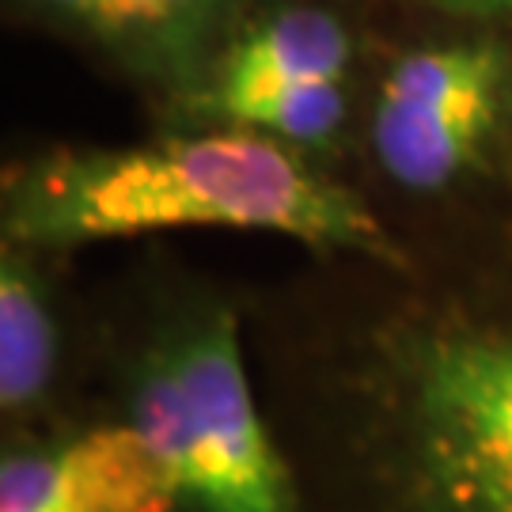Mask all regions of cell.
Here are the masks:
<instances>
[{"mask_svg": "<svg viewBox=\"0 0 512 512\" xmlns=\"http://www.w3.org/2000/svg\"><path fill=\"white\" fill-rule=\"evenodd\" d=\"M80 410L133 425L171 512H304L258 395L247 308L198 281H156L88 327Z\"/></svg>", "mask_w": 512, "mask_h": 512, "instance_id": "cell-3", "label": "cell"}, {"mask_svg": "<svg viewBox=\"0 0 512 512\" xmlns=\"http://www.w3.org/2000/svg\"><path fill=\"white\" fill-rule=\"evenodd\" d=\"M179 228L274 232L334 262L410 266L372 205L311 156L239 129H175L114 148H54L0 186V243L65 255Z\"/></svg>", "mask_w": 512, "mask_h": 512, "instance_id": "cell-2", "label": "cell"}, {"mask_svg": "<svg viewBox=\"0 0 512 512\" xmlns=\"http://www.w3.org/2000/svg\"><path fill=\"white\" fill-rule=\"evenodd\" d=\"M23 19L110 57L167 103L205 73L262 0H8Z\"/></svg>", "mask_w": 512, "mask_h": 512, "instance_id": "cell-7", "label": "cell"}, {"mask_svg": "<svg viewBox=\"0 0 512 512\" xmlns=\"http://www.w3.org/2000/svg\"><path fill=\"white\" fill-rule=\"evenodd\" d=\"M501 133H512V42L490 31L403 50L368 110L372 160L421 198L482 171Z\"/></svg>", "mask_w": 512, "mask_h": 512, "instance_id": "cell-4", "label": "cell"}, {"mask_svg": "<svg viewBox=\"0 0 512 512\" xmlns=\"http://www.w3.org/2000/svg\"><path fill=\"white\" fill-rule=\"evenodd\" d=\"M247 311L304 512H512V243Z\"/></svg>", "mask_w": 512, "mask_h": 512, "instance_id": "cell-1", "label": "cell"}, {"mask_svg": "<svg viewBox=\"0 0 512 512\" xmlns=\"http://www.w3.org/2000/svg\"><path fill=\"white\" fill-rule=\"evenodd\" d=\"M406 4L448 19H471V23H494L512 16V0H406Z\"/></svg>", "mask_w": 512, "mask_h": 512, "instance_id": "cell-9", "label": "cell"}, {"mask_svg": "<svg viewBox=\"0 0 512 512\" xmlns=\"http://www.w3.org/2000/svg\"><path fill=\"white\" fill-rule=\"evenodd\" d=\"M353 27L315 0H262L220 42L205 73L171 99L179 129H217L239 107L300 84L353 80Z\"/></svg>", "mask_w": 512, "mask_h": 512, "instance_id": "cell-6", "label": "cell"}, {"mask_svg": "<svg viewBox=\"0 0 512 512\" xmlns=\"http://www.w3.org/2000/svg\"><path fill=\"white\" fill-rule=\"evenodd\" d=\"M46 251L0 243V425L27 437L76 418V327Z\"/></svg>", "mask_w": 512, "mask_h": 512, "instance_id": "cell-8", "label": "cell"}, {"mask_svg": "<svg viewBox=\"0 0 512 512\" xmlns=\"http://www.w3.org/2000/svg\"><path fill=\"white\" fill-rule=\"evenodd\" d=\"M0 512H171V494L133 425L80 410L54 429L4 437Z\"/></svg>", "mask_w": 512, "mask_h": 512, "instance_id": "cell-5", "label": "cell"}]
</instances>
